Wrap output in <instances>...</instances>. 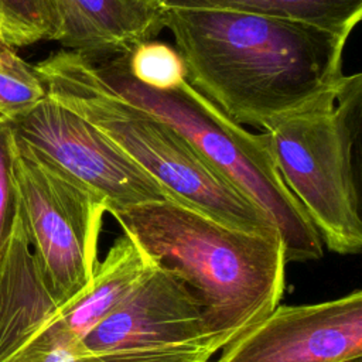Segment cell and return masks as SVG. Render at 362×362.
I'll return each instance as SVG.
<instances>
[{"label": "cell", "instance_id": "1", "mask_svg": "<svg viewBox=\"0 0 362 362\" xmlns=\"http://www.w3.org/2000/svg\"><path fill=\"white\" fill-rule=\"evenodd\" d=\"M187 82L232 122L264 129L332 89L348 37L228 8L160 7Z\"/></svg>", "mask_w": 362, "mask_h": 362}, {"label": "cell", "instance_id": "2", "mask_svg": "<svg viewBox=\"0 0 362 362\" xmlns=\"http://www.w3.org/2000/svg\"><path fill=\"white\" fill-rule=\"evenodd\" d=\"M109 214L156 266L187 284L219 349L280 304L287 262L279 235L233 228L173 199Z\"/></svg>", "mask_w": 362, "mask_h": 362}, {"label": "cell", "instance_id": "3", "mask_svg": "<svg viewBox=\"0 0 362 362\" xmlns=\"http://www.w3.org/2000/svg\"><path fill=\"white\" fill-rule=\"evenodd\" d=\"M34 68L48 96L93 124L174 201L233 228L279 235L263 209L173 126L102 88L82 52L65 48Z\"/></svg>", "mask_w": 362, "mask_h": 362}, {"label": "cell", "instance_id": "4", "mask_svg": "<svg viewBox=\"0 0 362 362\" xmlns=\"http://www.w3.org/2000/svg\"><path fill=\"white\" fill-rule=\"evenodd\" d=\"M129 52L83 54L95 81L181 133L215 168L246 194L276 226L286 262L322 257V240L303 206L284 185L266 134L232 122L187 81L173 90L137 82L127 68Z\"/></svg>", "mask_w": 362, "mask_h": 362}, {"label": "cell", "instance_id": "5", "mask_svg": "<svg viewBox=\"0 0 362 362\" xmlns=\"http://www.w3.org/2000/svg\"><path fill=\"white\" fill-rule=\"evenodd\" d=\"M362 75H344L328 92L269 123L263 133L276 168L329 250L362 247L354 146Z\"/></svg>", "mask_w": 362, "mask_h": 362}, {"label": "cell", "instance_id": "6", "mask_svg": "<svg viewBox=\"0 0 362 362\" xmlns=\"http://www.w3.org/2000/svg\"><path fill=\"white\" fill-rule=\"evenodd\" d=\"M14 178L18 215L37 269L61 305L83 291L93 276L107 204L17 139Z\"/></svg>", "mask_w": 362, "mask_h": 362}, {"label": "cell", "instance_id": "7", "mask_svg": "<svg viewBox=\"0 0 362 362\" xmlns=\"http://www.w3.org/2000/svg\"><path fill=\"white\" fill-rule=\"evenodd\" d=\"M221 351L192 291L154 269L74 348L69 362H209Z\"/></svg>", "mask_w": 362, "mask_h": 362}, {"label": "cell", "instance_id": "8", "mask_svg": "<svg viewBox=\"0 0 362 362\" xmlns=\"http://www.w3.org/2000/svg\"><path fill=\"white\" fill-rule=\"evenodd\" d=\"M8 122L17 140L100 195L107 212L173 199L93 124L48 95L35 107Z\"/></svg>", "mask_w": 362, "mask_h": 362}, {"label": "cell", "instance_id": "9", "mask_svg": "<svg viewBox=\"0 0 362 362\" xmlns=\"http://www.w3.org/2000/svg\"><path fill=\"white\" fill-rule=\"evenodd\" d=\"M362 356V291L314 304L277 305L223 348L215 362H342Z\"/></svg>", "mask_w": 362, "mask_h": 362}, {"label": "cell", "instance_id": "10", "mask_svg": "<svg viewBox=\"0 0 362 362\" xmlns=\"http://www.w3.org/2000/svg\"><path fill=\"white\" fill-rule=\"evenodd\" d=\"M154 266L139 243L123 232L103 260L98 262L85 290L31 327L0 362L24 352L69 351L116 308Z\"/></svg>", "mask_w": 362, "mask_h": 362}, {"label": "cell", "instance_id": "11", "mask_svg": "<svg viewBox=\"0 0 362 362\" xmlns=\"http://www.w3.org/2000/svg\"><path fill=\"white\" fill-rule=\"evenodd\" d=\"M59 42L82 54L130 52L163 28L160 7L144 0H59Z\"/></svg>", "mask_w": 362, "mask_h": 362}, {"label": "cell", "instance_id": "12", "mask_svg": "<svg viewBox=\"0 0 362 362\" xmlns=\"http://www.w3.org/2000/svg\"><path fill=\"white\" fill-rule=\"evenodd\" d=\"M156 4L264 14L308 23L348 38L362 17V0H156Z\"/></svg>", "mask_w": 362, "mask_h": 362}, {"label": "cell", "instance_id": "13", "mask_svg": "<svg viewBox=\"0 0 362 362\" xmlns=\"http://www.w3.org/2000/svg\"><path fill=\"white\" fill-rule=\"evenodd\" d=\"M64 33L59 0H0V40L24 47L58 41Z\"/></svg>", "mask_w": 362, "mask_h": 362}, {"label": "cell", "instance_id": "14", "mask_svg": "<svg viewBox=\"0 0 362 362\" xmlns=\"http://www.w3.org/2000/svg\"><path fill=\"white\" fill-rule=\"evenodd\" d=\"M45 96V85L35 68L0 40V116L13 119L24 115Z\"/></svg>", "mask_w": 362, "mask_h": 362}, {"label": "cell", "instance_id": "15", "mask_svg": "<svg viewBox=\"0 0 362 362\" xmlns=\"http://www.w3.org/2000/svg\"><path fill=\"white\" fill-rule=\"evenodd\" d=\"M127 68L137 82L156 90H173L187 81L185 64L178 51L156 40L137 44L127 54Z\"/></svg>", "mask_w": 362, "mask_h": 362}, {"label": "cell", "instance_id": "16", "mask_svg": "<svg viewBox=\"0 0 362 362\" xmlns=\"http://www.w3.org/2000/svg\"><path fill=\"white\" fill-rule=\"evenodd\" d=\"M14 160V133L8 119L0 116V256L11 235L18 211Z\"/></svg>", "mask_w": 362, "mask_h": 362}, {"label": "cell", "instance_id": "17", "mask_svg": "<svg viewBox=\"0 0 362 362\" xmlns=\"http://www.w3.org/2000/svg\"><path fill=\"white\" fill-rule=\"evenodd\" d=\"M28 362H69L66 359V356L61 352H54V354H47V355H42V356H38V358H34Z\"/></svg>", "mask_w": 362, "mask_h": 362}, {"label": "cell", "instance_id": "18", "mask_svg": "<svg viewBox=\"0 0 362 362\" xmlns=\"http://www.w3.org/2000/svg\"><path fill=\"white\" fill-rule=\"evenodd\" d=\"M342 362H362V356L352 358V359H346V361H342Z\"/></svg>", "mask_w": 362, "mask_h": 362}, {"label": "cell", "instance_id": "19", "mask_svg": "<svg viewBox=\"0 0 362 362\" xmlns=\"http://www.w3.org/2000/svg\"><path fill=\"white\" fill-rule=\"evenodd\" d=\"M144 1H150V3H154V4H156V0H144Z\"/></svg>", "mask_w": 362, "mask_h": 362}]
</instances>
